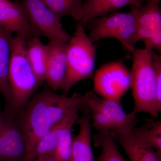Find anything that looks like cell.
I'll list each match as a JSON object with an SVG mask.
<instances>
[{"mask_svg": "<svg viewBox=\"0 0 161 161\" xmlns=\"http://www.w3.org/2000/svg\"><path fill=\"white\" fill-rule=\"evenodd\" d=\"M11 93L10 111L17 115L42 85L32 68L26 53V40L21 35L13 38L9 72Z\"/></svg>", "mask_w": 161, "mask_h": 161, "instance_id": "obj_1", "label": "cell"}, {"mask_svg": "<svg viewBox=\"0 0 161 161\" xmlns=\"http://www.w3.org/2000/svg\"><path fill=\"white\" fill-rule=\"evenodd\" d=\"M153 52L151 48L145 47L136 48L131 53V87L134 103L132 112L136 114L145 112L157 118L159 114L155 108L156 85Z\"/></svg>", "mask_w": 161, "mask_h": 161, "instance_id": "obj_2", "label": "cell"}, {"mask_svg": "<svg viewBox=\"0 0 161 161\" xmlns=\"http://www.w3.org/2000/svg\"><path fill=\"white\" fill-rule=\"evenodd\" d=\"M96 47L87 35L84 25L78 23L75 32L67 43V69L62 86L63 95L68 96L72 87L81 80L93 77Z\"/></svg>", "mask_w": 161, "mask_h": 161, "instance_id": "obj_3", "label": "cell"}, {"mask_svg": "<svg viewBox=\"0 0 161 161\" xmlns=\"http://www.w3.org/2000/svg\"><path fill=\"white\" fill-rule=\"evenodd\" d=\"M83 95L91 112L92 126L99 132L125 133L135 129L137 119L134 112L126 113L120 103L101 98L95 92H87Z\"/></svg>", "mask_w": 161, "mask_h": 161, "instance_id": "obj_4", "label": "cell"}, {"mask_svg": "<svg viewBox=\"0 0 161 161\" xmlns=\"http://www.w3.org/2000/svg\"><path fill=\"white\" fill-rule=\"evenodd\" d=\"M27 13L34 36L44 37L48 41L67 43L71 36L64 29L59 18L43 0H22Z\"/></svg>", "mask_w": 161, "mask_h": 161, "instance_id": "obj_5", "label": "cell"}, {"mask_svg": "<svg viewBox=\"0 0 161 161\" xmlns=\"http://www.w3.org/2000/svg\"><path fill=\"white\" fill-rule=\"evenodd\" d=\"M93 80L95 94L120 103L122 98L131 88V71L122 61H113L97 69Z\"/></svg>", "mask_w": 161, "mask_h": 161, "instance_id": "obj_6", "label": "cell"}, {"mask_svg": "<svg viewBox=\"0 0 161 161\" xmlns=\"http://www.w3.org/2000/svg\"><path fill=\"white\" fill-rule=\"evenodd\" d=\"M26 144L17 116L5 111L0 115V161H25Z\"/></svg>", "mask_w": 161, "mask_h": 161, "instance_id": "obj_7", "label": "cell"}, {"mask_svg": "<svg viewBox=\"0 0 161 161\" xmlns=\"http://www.w3.org/2000/svg\"><path fill=\"white\" fill-rule=\"evenodd\" d=\"M131 9L129 12H115L96 18L90 27L88 35L92 43L107 38H113L115 34L124 26L136 23L140 8L131 6Z\"/></svg>", "mask_w": 161, "mask_h": 161, "instance_id": "obj_8", "label": "cell"}, {"mask_svg": "<svg viewBox=\"0 0 161 161\" xmlns=\"http://www.w3.org/2000/svg\"><path fill=\"white\" fill-rule=\"evenodd\" d=\"M67 43L59 41H48L46 80L50 89L56 92L61 90L67 69Z\"/></svg>", "mask_w": 161, "mask_h": 161, "instance_id": "obj_9", "label": "cell"}, {"mask_svg": "<svg viewBox=\"0 0 161 161\" xmlns=\"http://www.w3.org/2000/svg\"><path fill=\"white\" fill-rule=\"evenodd\" d=\"M0 26L16 35H21L26 40L32 37L29 19L22 3L4 0L0 2Z\"/></svg>", "mask_w": 161, "mask_h": 161, "instance_id": "obj_10", "label": "cell"}, {"mask_svg": "<svg viewBox=\"0 0 161 161\" xmlns=\"http://www.w3.org/2000/svg\"><path fill=\"white\" fill-rule=\"evenodd\" d=\"M110 133L114 140L125 150L130 161H161V156L135 129L128 133Z\"/></svg>", "mask_w": 161, "mask_h": 161, "instance_id": "obj_11", "label": "cell"}, {"mask_svg": "<svg viewBox=\"0 0 161 161\" xmlns=\"http://www.w3.org/2000/svg\"><path fill=\"white\" fill-rule=\"evenodd\" d=\"M145 0H86L74 19L84 25L92 19L115 12L125 6L140 8Z\"/></svg>", "mask_w": 161, "mask_h": 161, "instance_id": "obj_12", "label": "cell"}, {"mask_svg": "<svg viewBox=\"0 0 161 161\" xmlns=\"http://www.w3.org/2000/svg\"><path fill=\"white\" fill-rule=\"evenodd\" d=\"M81 110L82 115L78 120L79 131L72 142L71 161H94L91 112L86 106L82 107Z\"/></svg>", "mask_w": 161, "mask_h": 161, "instance_id": "obj_13", "label": "cell"}, {"mask_svg": "<svg viewBox=\"0 0 161 161\" xmlns=\"http://www.w3.org/2000/svg\"><path fill=\"white\" fill-rule=\"evenodd\" d=\"M13 33L0 26V94L5 101V111H10L11 93L9 72Z\"/></svg>", "mask_w": 161, "mask_h": 161, "instance_id": "obj_14", "label": "cell"}, {"mask_svg": "<svg viewBox=\"0 0 161 161\" xmlns=\"http://www.w3.org/2000/svg\"><path fill=\"white\" fill-rule=\"evenodd\" d=\"M26 53L32 68L40 83L46 80L48 49L40 37L33 36L26 40Z\"/></svg>", "mask_w": 161, "mask_h": 161, "instance_id": "obj_15", "label": "cell"}, {"mask_svg": "<svg viewBox=\"0 0 161 161\" xmlns=\"http://www.w3.org/2000/svg\"><path fill=\"white\" fill-rule=\"evenodd\" d=\"M80 109V107L75 108L65 116L59 134L58 146L53 155L56 161H71L72 129Z\"/></svg>", "mask_w": 161, "mask_h": 161, "instance_id": "obj_16", "label": "cell"}, {"mask_svg": "<svg viewBox=\"0 0 161 161\" xmlns=\"http://www.w3.org/2000/svg\"><path fill=\"white\" fill-rule=\"evenodd\" d=\"M93 140L95 147L101 149L100 154L96 158L97 161H127L119 152L109 131H100L94 136Z\"/></svg>", "mask_w": 161, "mask_h": 161, "instance_id": "obj_17", "label": "cell"}, {"mask_svg": "<svg viewBox=\"0 0 161 161\" xmlns=\"http://www.w3.org/2000/svg\"><path fill=\"white\" fill-rule=\"evenodd\" d=\"M65 117L60 122L52 126L46 135L40 140L35 149L34 159L53 156L58 146L59 134Z\"/></svg>", "mask_w": 161, "mask_h": 161, "instance_id": "obj_18", "label": "cell"}, {"mask_svg": "<svg viewBox=\"0 0 161 161\" xmlns=\"http://www.w3.org/2000/svg\"><path fill=\"white\" fill-rule=\"evenodd\" d=\"M136 23L140 28L161 30V9L159 3L147 2L141 6Z\"/></svg>", "mask_w": 161, "mask_h": 161, "instance_id": "obj_19", "label": "cell"}, {"mask_svg": "<svg viewBox=\"0 0 161 161\" xmlns=\"http://www.w3.org/2000/svg\"><path fill=\"white\" fill-rule=\"evenodd\" d=\"M135 130L161 156V120L147 119L142 126Z\"/></svg>", "mask_w": 161, "mask_h": 161, "instance_id": "obj_20", "label": "cell"}, {"mask_svg": "<svg viewBox=\"0 0 161 161\" xmlns=\"http://www.w3.org/2000/svg\"><path fill=\"white\" fill-rule=\"evenodd\" d=\"M113 38L119 40L124 49L132 53L136 48V44L140 40L139 26L136 23L124 26L115 34Z\"/></svg>", "mask_w": 161, "mask_h": 161, "instance_id": "obj_21", "label": "cell"}, {"mask_svg": "<svg viewBox=\"0 0 161 161\" xmlns=\"http://www.w3.org/2000/svg\"><path fill=\"white\" fill-rule=\"evenodd\" d=\"M153 62L155 71L156 96V110L158 113L161 111V56L153 52Z\"/></svg>", "mask_w": 161, "mask_h": 161, "instance_id": "obj_22", "label": "cell"}, {"mask_svg": "<svg viewBox=\"0 0 161 161\" xmlns=\"http://www.w3.org/2000/svg\"><path fill=\"white\" fill-rule=\"evenodd\" d=\"M32 161H56L53 156L47 157L36 158Z\"/></svg>", "mask_w": 161, "mask_h": 161, "instance_id": "obj_23", "label": "cell"}, {"mask_svg": "<svg viewBox=\"0 0 161 161\" xmlns=\"http://www.w3.org/2000/svg\"><path fill=\"white\" fill-rule=\"evenodd\" d=\"M161 0H147L148 2H151V3H159V2H160Z\"/></svg>", "mask_w": 161, "mask_h": 161, "instance_id": "obj_24", "label": "cell"}, {"mask_svg": "<svg viewBox=\"0 0 161 161\" xmlns=\"http://www.w3.org/2000/svg\"><path fill=\"white\" fill-rule=\"evenodd\" d=\"M3 1H4V0H0V2H2Z\"/></svg>", "mask_w": 161, "mask_h": 161, "instance_id": "obj_25", "label": "cell"}, {"mask_svg": "<svg viewBox=\"0 0 161 161\" xmlns=\"http://www.w3.org/2000/svg\"><path fill=\"white\" fill-rule=\"evenodd\" d=\"M43 1H44V0H43Z\"/></svg>", "mask_w": 161, "mask_h": 161, "instance_id": "obj_26", "label": "cell"}]
</instances>
